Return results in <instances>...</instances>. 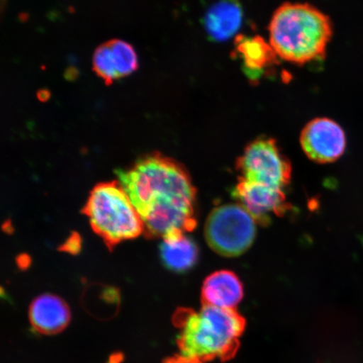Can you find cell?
I'll list each match as a JSON object with an SVG mask.
<instances>
[{"label":"cell","instance_id":"6da1fadb","mask_svg":"<svg viewBox=\"0 0 363 363\" xmlns=\"http://www.w3.org/2000/svg\"><path fill=\"white\" fill-rule=\"evenodd\" d=\"M117 174L147 234L163 238L176 231L187 233L195 228L196 189L179 162L160 154H150Z\"/></svg>","mask_w":363,"mask_h":363},{"label":"cell","instance_id":"7a4b0ae2","mask_svg":"<svg viewBox=\"0 0 363 363\" xmlns=\"http://www.w3.org/2000/svg\"><path fill=\"white\" fill-rule=\"evenodd\" d=\"M331 36L330 18L308 4H283L269 25V42L276 55L294 65L323 57Z\"/></svg>","mask_w":363,"mask_h":363},{"label":"cell","instance_id":"3957f363","mask_svg":"<svg viewBox=\"0 0 363 363\" xmlns=\"http://www.w3.org/2000/svg\"><path fill=\"white\" fill-rule=\"evenodd\" d=\"M176 318L181 356L201 362L233 355L245 328L235 310L204 305L198 311H182Z\"/></svg>","mask_w":363,"mask_h":363},{"label":"cell","instance_id":"277c9868","mask_svg":"<svg viewBox=\"0 0 363 363\" xmlns=\"http://www.w3.org/2000/svg\"><path fill=\"white\" fill-rule=\"evenodd\" d=\"M91 226L111 246L145 230L139 213L119 182L95 186L84 207Z\"/></svg>","mask_w":363,"mask_h":363},{"label":"cell","instance_id":"5b68a950","mask_svg":"<svg viewBox=\"0 0 363 363\" xmlns=\"http://www.w3.org/2000/svg\"><path fill=\"white\" fill-rule=\"evenodd\" d=\"M257 221L240 203H227L211 212L204 227L208 246L224 257H238L252 247Z\"/></svg>","mask_w":363,"mask_h":363},{"label":"cell","instance_id":"8992f818","mask_svg":"<svg viewBox=\"0 0 363 363\" xmlns=\"http://www.w3.org/2000/svg\"><path fill=\"white\" fill-rule=\"evenodd\" d=\"M242 179L284 189L291 179L292 169L274 139L261 138L250 143L238 159Z\"/></svg>","mask_w":363,"mask_h":363},{"label":"cell","instance_id":"52a82bcc","mask_svg":"<svg viewBox=\"0 0 363 363\" xmlns=\"http://www.w3.org/2000/svg\"><path fill=\"white\" fill-rule=\"evenodd\" d=\"M301 143L303 152L312 161L328 163L343 155L347 146L342 126L328 118H318L303 129Z\"/></svg>","mask_w":363,"mask_h":363},{"label":"cell","instance_id":"ba28073f","mask_svg":"<svg viewBox=\"0 0 363 363\" xmlns=\"http://www.w3.org/2000/svg\"><path fill=\"white\" fill-rule=\"evenodd\" d=\"M234 195L261 225L269 224L272 216H283L289 208L283 189L242 179L235 186Z\"/></svg>","mask_w":363,"mask_h":363},{"label":"cell","instance_id":"9c48e42d","mask_svg":"<svg viewBox=\"0 0 363 363\" xmlns=\"http://www.w3.org/2000/svg\"><path fill=\"white\" fill-rule=\"evenodd\" d=\"M93 63L95 74L110 84L138 69V58L133 45L112 40L96 49Z\"/></svg>","mask_w":363,"mask_h":363},{"label":"cell","instance_id":"30bf717a","mask_svg":"<svg viewBox=\"0 0 363 363\" xmlns=\"http://www.w3.org/2000/svg\"><path fill=\"white\" fill-rule=\"evenodd\" d=\"M242 281L233 272L220 270L208 276L202 286L204 306L235 310L243 298Z\"/></svg>","mask_w":363,"mask_h":363},{"label":"cell","instance_id":"8fae6325","mask_svg":"<svg viewBox=\"0 0 363 363\" xmlns=\"http://www.w3.org/2000/svg\"><path fill=\"white\" fill-rule=\"evenodd\" d=\"M29 318L33 328L38 333L52 335L67 328L71 314L69 308L61 298L53 294H43L31 303Z\"/></svg>","mask_w":363,"mask_h":363},{"label":"cell","instance_id":"7c38bea8","mask_svg":"<svg viewBox=\"0 0 363 363\" xmlns=\"http://www.w3.org/2000/svg\"><path fill=\"white\" fill-rule=\"evenodd\" d=\"M242 21V11L238 0H219L208 9L204 26L216 40H225L237 33Z\"/></svg>","mask_w":363,"mask_h":363},{"label":"cell","instance_id":"4fadbf2b","mask_svg":"<svg viewBox=\"0 0 363 363\" xmlns=\"http://www.w3.org/2000/svg\"><path fill=\"white\" fill-rule=\"evenodd\" d=\"M160 254L167 269L183 272L195 265L199 257L197 245L185 233L176 231L162 238Z\"/></svg>","mask_w":363,"mask_h":363},{"label":"cell","instance_id":"5bb4252c","mask_svg":"<svg viewBox=\"0 0 363 363\" xmlns=\"http://www.w3.org/2000/svg\"><path fill=\"white\" fill-rule=\"evenodd\" d=\"M238 52L242 55L245 65L252 71H260L274 60L275 52L270 44L264 40L256 38H244L238 39Z\"/></svg>","mask_w":363,"mask_h":363},{"label":"cell","instance_id":"9a60e30c","mask_svg":"<svg viewBox=\"0 0 363 363\" xmlns=\"http://www.w3.org/2000/svg\"><path fill=\"white\" fill-rule=\"evenodd\" d=\"M79 242L80 240L77 237H72L69 240H67V244L71 245L69 248H67L68 252H72V253H75L77 251H79Z\"/></svg>","mask_w":363,"mask_h":363},{"label":"cell","instance_id":"2e32d148","mask_svg":"<svg viewBox=\"0 0 363 363\" xmlns=\"http://www.w3.org/2000/svg\"><path fill=\"white\" fill-rule=\"evenodd\" d=\"M166 363H203L196 360L189 359L184 357H177L175 358H171Z\"/></svg>","mask_w":363,"mask_h":363}]
</instances>
